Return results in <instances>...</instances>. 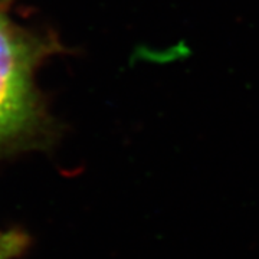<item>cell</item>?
I'll list each match as a JSON object with an SVG mask.
<instances>
[{
	"mask_svg": "<svg viewBox=\"0 0 259 259\" xmlns=\"http://www.w3.org/2000/svg\"><path fill=\"white\" fill-rule=\"evenodd\" d=\"M13 3L0 0V160L49 147L56 130L37 90L36 71L62 48L52 35L18 23Z\"/></svg>",
	"mask_w": 259,
	"mask_h": 259,
	"instance_id": "1",
	"label": "cell"
},
{
	"mask_svg": "<svg viewBox=\"0 0 259 259\" xmlns=\"http://www.w3.org/2000/svg\"><path fill=\"white\" fill-rule=\"evenodd\" d=\"M30 245V238L25 231L0 229V259H19Z\"/></svg>",
	"mask_w": 259,
	"mask_h": 259,
	"instance_id": "2",
	"label": "cell"
}]
</instances>
